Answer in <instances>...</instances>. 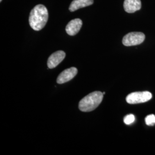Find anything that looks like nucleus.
<instances>
[{
    "instance_id": "nucleus-1",
    "label": "nucleus",
    "mask_w": 155,
    "mask_h": 155,
    "mask_svg": "<svg viewBox=\"0 0 155 155\" xmlns=\"http://www.w3.org/2000/svg\"><path fill=\"white\" fill-rule=\"evenodd\" d=\"M48 20V12L47 8L42 4L35 6L31 11L29 22L33 30L39 31L45 27Z\"/></svg>"
},
{
    "instance_id": "nucleus-2",
    "label": "nucleus",
    "mask_w": 155,
    "mask_h": 155,
    "mask_svg": "<svg viewBox=\"0 0 155 155\" xmlns=\"http://www.w3.org/2000/svg\"><path fill=\"white\" fill-rule=\"evenodd\" d=\"M104 94L101 91H94L84 97L79 103V109L83 112L94 110L100 105L103 100Z\"/></svg>"
},
{
    "instance_id": "nucleus-3",
    "label": "nucleus",
    "mask_w": 155,
    "mask_h": 155,
    "mask_svg": "<svg viewBox=\"0 0 155 155\" xmlns=\"http://www.w3.org/2000/svg\"><path fill=\"white\" fill-rule=\"evenodd\" d=\"M152 97V94L149 91L134 92L127 95L126 101L129 104H137L150 101Z\"/></svg>"
},
{
    "instance_id": "nucleus-4",
    "label": "nucleus",
    "mask_w": 155,
    "mask_h": 155,
    "mask_svg": "<svg viewBox=\"0 0 155 155\" xmlns=\"http://www.w3.org/2000/svg\"><path fill=\"white\" fill-rule=\"evenodd\" d=\"M145 38V35L142 32H130L124 37L122 43L125 46H133L140 45L144 41Z\"/></svg>"
},
{
    "instance_id": "nucleus-5",
    "label": "nucleus",
    "mask_w": 155,
    "mask_h": 155,
    "mask_svg": "<svg viewBox=\"0 0 155 155\" xmlns=\"http://www.w3.org/2000/svg\"><path fill=\"white\" fill-rule=\"evenodd\" d=\"M77 73V68L75 67L67 68L60 74L57 78L56 82L58 84H63L67 82L75 77Z\"/></svg>"
},
{
    "instance_id": "nucleus-6",
    "label": "nucleus",
    "mask_w": 155,
    "mask_h": 155,
    "mask_svg": "<svg viewBox=\"0 0 155 155\" xmlns=\"http://www.w3.org/2000/svg\"><path fill=\"white\" fill-rule=\"evenodd\" d=\"M66 54L63 51H58L50 56L48 59L47 65L50 69L58 66L64 60Z\"/></svg>"
},
{
    "instance_id": "nucleus-7",
    "label": "nucleus",
    "mask_w": 155,
    "mask_h": 155,
    "mask_svg": "<svg viewBox=\"0 0 155 155\" xmlns=\"http://www.w3.org/2000/svg\"><path fill=\"white\" fill-rule=\"evenodd\" d=\"M82 26V21L79 18H75L68 23L66 27L67 33L70 36L77 35Z\"/></svg>"
},
{
    "instance_id": "nucleus-8",
    "label": "nucleus",
    "mask_w": 155,
    "mask_h": 155,
    "mask_svg": "<svg viewBox=\"0 0 155 155\" xmlns=\"http://www.w3.org/2000/svg\"><path fill=\"white\" fill-rule=\"evenodd\" d=\"M124 8L125 11L129 13L139 11L141 8V0H125Z\"/></svg>"
},
{
    "instance_id": "nucleus-9",
    "label": "nucleus",
    "mask_w": 155,
    "mask_h": 155,
    "mask_svg": "<svg viewBox=\"0 0 155 155\" xmlns=\"http://www.w3.org/2000/svg\"><path fill=\"white\" fill-rule=\"evenodd\" d=\"M93 3L94 0H73L69 7V10L70 12L75 11L80 8L91 5Z\"/></svg>"
},
{
    "instance_id": "nucleus-10",
    "label": "nucleus",
    "mask_w": 155,
    "mask_h": 155,
    "mask_svg": "<svg viewBox=\"0 0 155 155\" xmlns=\"http://www.w3.org/2000/svg\"><path fill=\"white\" fill-rule=\"evenodd\" d=\"M145 123L147 125H153L155 124V116L153 114H150L145 118Z\"/></svg>"
},
{
    "instance_id": "nucleus-11",
    "label": "nucleus",
    "mask_w": 155,
    "mask_h": 155,
    "mask_svg": "<svg viewBox=\"0 0 155 155\" xmlns=\"http://www.w3.org/2000/svg\"><path fill=\"white\" fill-rule=\"evenodd\" d=\"M135 120V117L133 114H128L124 117V122L127 125H130L132 124Z\"/></svg>"
},
{
    "instance_id": "nucleus-12",
    "label": "nucleus",
    "mask_w": 155,
    "mask_h": 155,
    "mask_svg": "<svg viewBox=\"0 0 155 155\" xmlns=\"http://www.w3.org/2000/svg\"><path fill=\"white\" fill-rule=\"evenodd\" d=\"M2 0H0V2H2Z\"/></svg>"
}]
</instances>
